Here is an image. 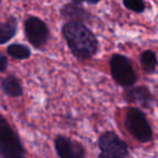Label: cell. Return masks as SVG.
I'll return each instance as SVG.
<instances>
[{
  "label": "cell",
  "instance_id": "1",
  "mask_svg": "<svg viewBox=\"0 0 158 158\" xmlns=\"http://www.w3.org/2000/svg\"><path fill=\"white\" fill-rule=\"evenodd\" d=\"M62 34L69 50L78 59H90L97 53L99 46L98 39L84 23L68 21L64 24Z\"/></svg>",
  "mask_w": 158,
  "mask_h": 158
},
{
  "label": "cell",
  "instance_id": "2",
  "mask_svg": "<svg viewBox=\"0 0 158 158\" xmlns=\"http://www.w3.org/2000/svg\"><path fill=\"white\" fill-rule=\"evenodd\" d=\"M0 155L5 158H22L26 155L20 136L0 115Z\"/></svg>",
  "mask_w": 158,
  "mask_h": 158
},
{
  "label": "cell",
  "instance_id": "3",
  "mask_svg": "<svg viewBox=\"0 0 158 158\" xmlns=\"http://www.w3.org/2000/svg\"><path fill=\"white\" fill-rule=\"evenodd\" d=\"M125 126L129 133L141 143H148L153 139V130L145 114L136 107H131L126 114Z\"/></svg>",
  "mask_w": 158,
  "mask_h": 158
},
{
  "label": "cell",
  "instance_id": "4",
  "mask_svg": "<svg viewBox=\"0 0 158 158\" xmlns=\"http://www.w3.org/2000/svg\"><path fill=\"white\" fill-rule=\"evenodd\" d=\"M110 65L113 79L121 87L129 88L136 82L138 76L131 62L125 55L114 54L110 59Z\"/></svg>",
  "mask_w": 158,
  "mask_h": 158
},
{
  "label": "cell",
  "instance_id": "5",
  "mask_svg": "<svg viewBox=\"0 0 158 158\" xmlns=\"http://www.w3.org/2000/svg\"><path fill=\"white\" fill-rule=\"evenodd\" d=\"M25 36L29 44L36 49H42L50 37L49 28L42 20L36 16H29L24 24Z\"/></svg>",
  "mask_w": 158,
  "mask_h": 158
},
{
  "label": "cell",
  "instance_id": "6",
  "mask_svg": "<svg viewBox=\"0 0 158 158\" xmlns=\"http://www.w3.org/2000/svg\"><path fill=\"white\" fill-rule=\"evenodd\" d=\"M100 157H127L129 155L128 146L115 132H104L99 138Z\"/></svg>",
  "mask_w": 158,
  "mask_h": 158
},
{
  "label": "cell",
  "instance_id": "7",
  "mask_svg": "<svg viewBox=\"0 0 158 158\" xmlns=\"http://www.w3.org/2000/svg\"><path fill=\"white\" fill-rule=\"evenodd\" d=\"M54 146L61 158H82L86 156L85 148L80 143L63 135H57L54 140Z\"/></svg>",
  "mask_w": 158,
  "mask_h": 158
},
{
  "label": "cell",
  "instance_id": "8",
  "mask_svg": "<svg viewBox=\"0 0 158 158\" xmlns=\"http://www.w3.org/2000/svg\"><path fill=\"white\" fill-rule=\"evenodd\" d=\"M61 14L63 18H65L66 20L74 21V22H89L91 19V15L85 8H82L80 6V3L78 2H72L65 5L62 8Z\"/></svg>",
  "mask_w": 158,
  "mask_h": 158
},
{
  "label": "cell",
  "instance_id": "9",
  "mask_svg": "<svg viewBox=\"0 0 158 158\" xmlns=\"http://www.w3.org/2000/svg\"><path fill=\"white\" fill-rule=\"evenodd\" d=\"M126 99L131 103H136L144 107H151L153 102V95L144 86L132 87L126 92Z\"/></svg>",
  "mask_w": 158,
  "mask_h": 158
},
{
  "label": "cell",
  "instance_id": "10",
  "mask_svg": "<svg viewBox=\"0 0 158 158\" xmlns=\"http://www.w3.org/2000/svg\"><path fill=\"white\" fill-rule=\"evenodd\" d=\"M1 88L9 97L19 98L23 94V87L21 80L14 75H9L1 80Z\"/></svg>",
  "mask_w": 158,
  "mask_h": 158
},
{
  "label": "cell",
  "instance_id": "11",
  "mask_svg": "<svg viewBox=\"0 0 158 158\" xmlns=\"http://www.w3.org/2000/svg\"><path fill=\"white\" fill-rule=\"evenodd\" d=\"M18 31V22L11 18L7 22L0 23V44H3L11 40Z\"/></svg>",
  "mask_w": 158,
  "mask_h": 158
},
{
  "label": "cell",
  "instance_id": "12",
  "mask_svg": "<svg viewBox=\"0 0 158 158\" xmlns=\"http://www.w3.org/2000/svg\"><path fill=\"white\" fill-rule=\"evenodd\" d=\"M140 59L143 69L147 74H153L156 69V65H157V57H156L155 53L151 50H146L141 54Z\"/></svg>",
  "mask_w": 158,
  "mask_h": 158
},
{
  "label": "cell",
  "instance_id": "13",
  "mask_svg": "<svg viewBox=\"0 0 158 158\" xmlns=\"http://www.w3.org/2000/svg\"><path fill=\"white\" fill-rule=\"evenodd\" d=\"M7 52L13 59L16 60H25L31 56V49L25 44H13L9 46L7 49Z\"/></svg>",
  "mask_w": 158,
  "mask_h": 158
},
{
  "label": "cell",
  "instance_id": "14",
  "mask_svg": "<svg viewBox=\"0 0 158 158\" xmlns=\"http://www.w3.org/2000/svg\"><path fill=\"white\" fill-rule=\"evenodd\" d=\"M123 6L136 13H142L146 8L144 0H123Z\"/></svg>",
  "mask_w": 158,
  "mask_h": 158
},
{
  "label": "cell",
  "instance_id": "15",
  "mask_svg": "<svg viewBox=\"0 0 158 158\" xmlns=\"http://www.w3.org/2000/svg\"><path fill=\"white\" fill-rule=\"evenodd\" d=\"M8 64H9V62H8L7 56H6V55L0 54V73L5 72V70L7 69Z\"/></svg>",
  "mask_w": 158,
  "mask_h": 158
},
{
  "label": "cell",
  "instance_id": "16",
  "mask_svg": "<svg viewBox=\"0 0 158 158\" xmlns=\"http://www.w3.org/2000/svg\"><path fill=\"white\" fill-rule=\"evenodd\" d=\"M85 1H87L88 3H91V5H95V3L100 2L101 0H85Z\"/></svg>",
  "mask_w": 158,
  "mask_h": 158
},
{
  "label": "cell",
  "instance_id": "17",
  "mask_svg": "<svg viewBox=\"0 0 158 158\" xmlns=\"http://www.w3.org/2000/svg\"><path fill=\"white\" fill-rule=\"evenodd\" d=\"M75 2H78V3H81L82 1H85V0H74Z\"/></svg>",
  "mask_w": 158,
  "mask_h": 158
}]
</instances>
